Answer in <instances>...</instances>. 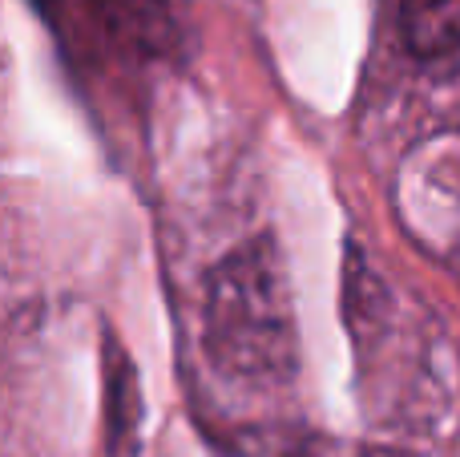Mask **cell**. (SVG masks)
Segmentation results:
<instances>
[{
  "label": "cell",
  "mask_w": 460,
  "mask_h": 457,
  "mask_svg": "<svg viewBox=\"0 0 460 457\" xmlns=\"http://www.w3.org/2000/svg\"><path fill=\"white\" fill-rule=\"evenodd\" d=\"M400 37L424 61L460 57V0H396Z\"/></svg>",
  "instance_id": "3"
},
{
  "label": "cell",
  "mask_w": 460,
  "mask_h": 457,
  "mask_svg": "<svg viewBox=\"0 0 460 457\" xmlns=\"http://www.w3.org/2000/svg\"><path fill=\"white\" fill-rule=\"evenodd\" d=\"M396 202L424 247L460 259V134L420 142L400 170Z\"/></svg>",
  "instance_id": "2"
},
{
  "label": "cell",
  "mask_w": 460,
  "mask_h": 457,
  "mask_svg": "<svg viewBox=\"0 0 460 457\" xmlns=\"http://www.w3.org/2000/svg\"><path fill=\"white\" fill-rule=\"evenodd\" d=\"M202 345L226 381L279 389L299 369V328L283 255L270 235L238 243L207 280Z\"/></svg>",
  "instance_id": "1"
}]
</instances>
